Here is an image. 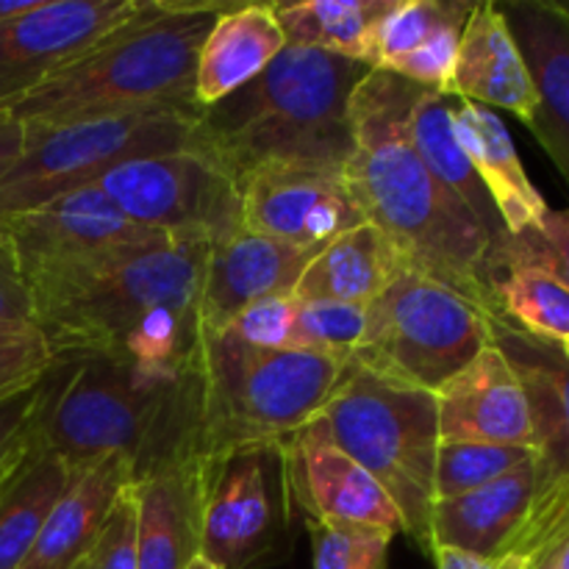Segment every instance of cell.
Returning a JSON list of instances; mask_svg holds the SVG:
<instances>
[{"label": "cell", "mask_w": 569, "mask_h": 569, "mask_svg": "<svg viewBox=\"0 0 569 569\" xmlns=\"http://www.w3.org/2000/svg\"><path fill=\"white\" fill-rule=\"evenodd\" d=\"M209 244L161 237L28 289L56 361L114 359L156 376L189 370Z\"/></svg>", "instance_id": "cell-1"}, {"label": "cell", "mask_w": 569, "mask_h": 569, "mask_svg": "<svg viewBox=\"0 0 569 569\" xmlns=\"http://www.w3.org/2000/svg\"><path fill=\"white\" fill-rule=\"evenodd\" d=\"M420 89L392 72H367L350 98L353 150L345 183L365 220L387 233L409 270L495 315L492 239L411 144L409 117Z\"/></svg>", "instance_id": "cell-2"}, {"label": "cell", "mask_w": 569, "mask_h": 569, "mask_svg": "<svg viewBox=\"0 0 569 569\" xmlns=\"http://www.w3.org/2000/svg\"><path fill=\"white\" fill-rule=\"evenodd\" d=\"M370 67L287 44L261 76L200 109L194 150L220 161L233 181L276 164L345 170L353 150L350 98Z\"/></svg>", "instance_id": "cell-3"}, {"label": "cell", "mask_w": 569, "mask_h": 569, "mask_svg": "<svg viewBox=\"0 0 569 569\" xmlns=\"http://www.w3.org/2000/svg\"><path fill=\"white\" fill-rule=\"evenodd\" d=\"M198 448L194 367L156 376L114 359L59 361L33 426V450L83 470L109 456L142 476L167 456Z\"/></svg>", "instance_id": "cell-4"}, {"label": "cell", "mask_w": 569, "mask_h": 569, "mask_svg": "<svg viewBox=\"0 0 569 569\" xmlns=\"http://www.w3.org/2000/svg\"><path fill=\"white\" fill-rule=\"evenodd\" d=\"M228 6L144 0L137 17L56 67L9 114L26 126H56L148 106H198V53Z\"/></svg>", "instance_id": "cell-5"}, {"label": "cell", "mask_w": 569, "mask_h": 569, "mask_svg": "<svg viewBox=\"0 0 569 569\" xmlns=\"http://www.w3.org/2000/svg\"><path fill=\"white\" fill-rule=\"evenodd\" d=\"M198 450L209 467L248 448L281 445L328 403L350 361L315 350H264L233 333H198Z\"/></svg>", "instance_id": "cell-6"}, {"label": "cell", "mask_w": 569, "mask_h": 569, "mask_svg": "<svg viewBox=\"0 0 569 569\" xmlns=\"http://www.w3.org/2000/svg\"><path fill=\"white\" fill-rule=\"evenodd\" d=\"M311 422L381 483L403 517L406 537L431 556L433 467L442 442L437 398L350 361L337 392Z\"/></svg>", "instance_id": "cell-7"}, {"label": "cell", "mask_w": 569, "mask_h": 569, "mask_svg": "<svg viewBox=\"0 0 569 569\" xmlns=\"http://www.w3.org/2000/svg\"><path fill=\"white\" fill-rule=\"evenodd\" d=\"M200 106H148L56 126H26L20 159L0 181V220L98 183L139 156L194 150Z\"/></svg>", "instance_id": "cell-8"}, {"label": "cell", "mask_w": 569, "mask_h": 569, "mask_svg": "<svg viewBox=\"0 0 569 569\" xmlns=\"http://www.w3.org/2000/svg\"><path fill=\"white\" fill-rule=\"evenodd\" d=\"M492 317L456 289L406 270L370 303L367 337L353 365L437 395L492 345Z\"/></svg>", "instance_id": "cell-9"}, {"label": "cell", "mask_w": 569, "mask_h": 569, "mask_svg": "<svg viewBox=\"0 0 569 569\" xmlns=\"http://www.w3.org/2000/svg\"><path fill=\"white\" fill-rule=\"evenodd\" d=\"M281 445L237 450L211 467L200 533L211 567L264 569L287 559L298 511Z\"/></svg>", "instance_id": "cell-10"}, {"label": "cell", "mask_w": 569, "mask_h": 569, "mask_svg": "<svg viewBox=\"0 0 569 569\" xmlns=\"http://www.w3.org/2000/svg\"><path fill=\"white\" fill-rule=\"evenodd\" d=\"M111 203L144 228L206 242L242 228L239 183L200 150L139 156L122 161L98 181Z\"/></svg>", "instance_id": "cell-11"}, {"label": "cell", "mask_w": 569, "mask_h": 569, "mask_svg": "<svg viewBox=\"0 0 569 569\" xmlns=\"http://www.w3.org/2000/svg\"><path fill=\"white\" fill-rule=\"evenodd\" d=\"M161 237L170 233L133 222L98 183L0 220V239L9 248L26 289Z\"/></svg>", "instance_id": "cell-12"}, {"label": "cell", "mask_w": 569, "mask_h": 569, "mask_svg": "<svg viewBox=\"0 0 569 569\" xmlns=\"http://www.w3.org/2000/svg\"><path fill=\"white\" fill-rule=\"evenodd\" d=\"M242 228L320 253L326 244L361 226L345 170L311 164H276L250 172L239 183Z\"/></svg>", "instance_id": "cell-13"}, {"label": "cell", "mask_w": 569, "mask_h": 569, "mask_svg": "<svg viewBox=\"0 0 569 569\" xmlns=\"http://www.w3.org/2000/svg\"><path fill=\"white\" fill-rule=\"evenodd\" d=\"M144 0H44L0 26V111H9L56 67L142 11Z\"/></svg>", "instance_id": "cell-14"}, {"label": "cell", "mask_w": 569, "mask_h": 569, "mask_svg": "<svg viewBox=\"0 0 569 569\" xmlns=\"http://www.w3.org/2000/svg\"><path fill=\"white\" fill-rule=\"evenodd\" d=\"M281 448L295 511L306 522L406 533L403 517L381 483L342 453L317 422H306Z\"/></svg>", "instance_id": "cell-15"}, {"label": "cell", "mask_w": 569, "mask_h": 569, "mask_svg": "<svg viewBox=\"0 0 569 569\" xmlns=\"http://www.w3.org/2000/svg\"><path fill=\"white\" fill-rule=\"evenodd\" d=\"M211 467L183 448L131 478L137 506V569H187L200 556Z\"/></svg>", "instance_id": "cell-16"}, {"label": "cell", "mask_w": 569, "mask_h": 569, "mask_svg": "<svg viewBox=\"0 0 569 569\" xmlns=\"http://www.w3.org/2000/svg\"><path fill=\"white\" fill-rule=\"evenodd\" d=\"M492 342L511 361L528 395L537 450L531 511L548 509L569 495V361L561 345L531 337L503 317H492Z\"/></svg>", "instance_id": "cell-17"}, {"label": "cell", "mask_w": 569, "mask_h": 569, "mask_svg": "<svg viewBox=\"0 0 569 569\" xmlns=\"http://www.w3.org/2000/svg\"><path fill=\"white\" fill-rule=\"evenodd\" d=\"M317 253L237 228L209 244L200 287V331L220 333L239 311L270 295H295L300 276Z\"/></svg>", "instance_id": "cell-18"}, {"label": "cell", "mask_w": 569, "mask_h": 569, "mask_svg": "<svg viewBox=\"0 0 569 569\" xmlns=\"http://www.w3.org/2000/svg\"><path fill=\"white\" fill-rule=\"evenodd\" d=\"M439 439L533 448V420L520 376L498 345H487L437 395Z\"/></svg>", "instance_id": "cell-19"}, {"label": "cell", "mask_w": 569, "mask_h": 569, "mask_svg": "<svg viewBox=\"0 0 569 569\" xmlns=\"http://www.w3.org/2000/svg\"><path fill=\"white\" fill-rule=\"evenodd\" d=\"M498 6L537 89L528 128L569 183V3L506 0Z\"/></svg>", "instance_id": "cell-20"}, {"label": "cell", "mask_w": 569, "mask_h": 569, "mask_svg": "<svg viewBox=\"0 0 569 569\" xmlns=\"http://www.w3.org/2000/svg\"><path fill=\"white\" fill-rule=\"evenodd\" d=\"M448 98L472 100L487 109H503L531 122L537 89L503 11L492 0L472 3L459 39Z\"/></svg>", "instance_id": "cell-21"}, {"label": "cell", "mask_w": 569, "mask_h": 569, "mask_svg": "<svg viewBox=\"0 0 569 569\" xmlns=\"http://www.w3.org/2000/svg\"><path fill=\"white\" fill-rule=\"evenodd\" d=\"M450 100V126L461 153L487 189L495 211L506 228V237L537 231L550 206L522 167L506 122L492 109L472 100Z\"/></svg>", "instance_id": "cell-22"}, {"label": "cell", "mask_w": 569, "mask_h": 569, "mask_svg": "<svg viewBox=\"0 0 569 569\" xmlns=\"http://www.w3.org/2000/svg\"><path fill=\"white\" fill-rule=\"evenodd\" d=\"M537 492V461L459 498L437 500L431 515V559L437 550L495 556L509 553Z\"/></svg>", "instance_id": "cell-23"}, {"label": "cell", "mask_w": 569, "mask_h": 569, "mask_svg": "<svg viewBox=\"0 0 569 569\" xmlns=\"http://www.w3.org/2000/svg\"><path fill=\"white\" fill-rule=\"evenodd\" d=\"M133 470L120 456H109L72 476L44 517L22 569H72L109 522L117 500L131 487Z\"/></svg>", "instance_id": "cell-24"}, {"label": "cell", "mask_w": 569, "mask_h": 569, "mask_svg": "<svg viewBox=\"0 0 569 569\" xmlns=\"http://www.w3.org/2000/svg\"><path fill=\"white\" fill-rule=\"evenodd\" d=\"M287 48L272 3L228 6L203 39L194 70V103L214 106L253 81Z\"/></svg>", "instance_id": "cell-25"}, {"label": "cell", "mask_w": 569, "mask_h": 569, "mask_svg": "<svg viewBox=\"0 0 569 569\" xmlns=\"http://www.w3.org/2000/svg\"><path fill=\"white\" fill-rule=\"evenodd\" d=\"M403 256L372 222L350 228L320 250L300 276L295 298L370 306L406 272Z\"/></svg>", "instance_id": "cell-26"}, {"label": "cell", "mask_w": 569, "mask_h": 569, "mask_svg": "<svg viewBox=\"0 0 569 569\" xmlns=\"http://www.w3.org/2000/svg\"><path fill=\"white\" fill-rule=\"evenodd\" d=\"M395 0H300L272 3L287 44L342 56L376 70L378 28Z\"/></svg>", "instance_id": "cell-27"}, {"label": "cell", "mask_w": 569, "mask_h": 569, "mask_svg": "<svg viewBox=\"0 0 569 569\" xmlns=\"http://www.w3.org/2000/svg\"><path fill=\"white\" fill-rule=\"evenodd\" d=\"M409 137L428 170L467 206L478 226L489 233L495 253H498L500 244L506 242V228L487 189L478 181L476 170L456 142L453 126H450V100L445 94L433 92V89H420L415 106H411Z\"/></svg>", "instance_id": "cell-28"}, {"label": "cell", "mask_w": 569, "mask_h": 569, "mask_svg": "<svg viewBox=\"0 0 569 569\" xmlns=\"http://www.w3.org/2000/svg\"><path fill=\"white\" fill-rule=\"evenodd\" d=\"M76 470L33 450L20 470L0 487V569H22L44 517L70 487Z\"/></svg>", "instance_id": "cell-29"}, {"label": "cell", "mask_w": 569, "mask_h": 569, "mask_svg": "<svg viewBox=\"0 0 569 569\" xmlns=\"http://www.w3.org/2000/svg\"><path fill=\"white\" fill-rule=\"evenodd\" d=\"M495 317L545 342H569V287L533 264H503L492 281Z\"/></svg>", "instance_id": "cell-30"}, {"label": "cell", "mask_w": 569, "mask_h": 569, "mask_svg": "<svg viewBox=\"0 0 569 569\" xmlns=\"http://www.w3.org/2000/svg\"><path fill=\"white\" fill-rule=\"evenodd\" d=\"M528 461H537L533 448L470 442V439L439 442L437 467H433V503L487 487V483L520 470Z\"/></svg>", "instance_id": "cell-31"}, {"label": "cell", "mask_w": 569, "mask_h": 569, "mask_svg": "<svg viewBox=\"0 0 569 569\" xmlns=\"http://www.w3.org/2000/svg\"><path fill=\"white\" fill-rule=\"evenodd\" d=\"M470 9L467 0H395L378 28L376 70H389L395 61L422 48L439 28L465 20Z\"/></svg>", "instance_id": "cell-32"}, {"label": "cell", "mask_w": 569, "mask_h": 569, "mask_svg": "<svg viewBox=\"0 0 569 569\" xmlns=\"http://www.w3.org/2000/svg\"><path fill=\"white\" fill-rule=\"evenodd\" d=\"M370 306L342 300H300L295 311V342L298 350L337 356L353 361L367 337Z\"/></svg>", "instance_id": "cell-33"}, {"label": "cell", "mask_w": 569, "mask_h": 569, "mask_svg": "<svg viewBox=\"0 0 569 569\" xmlns=\"http://www.w3.org/2000/svg\"><path fill=\"white\" fill-rule=\"evenodd\" d=\"M315 548V569H389L395 533L359 526L306 522Z\"/></svg>", "instance_id": "cell-34"}, {"label": "cell", "mask_w": 569, "mask_h": 569, "mask_svg": "<svg viewBox=\"0 0 569 569\" xmlns=\"http://www.w3.org/2000/svg\"><path fill=\"white\" fill-rule=\"evenodd\" d=\"M59 365L33 322H0V400L44 381Z\"/></svg>", "instance_id": "cell-35"}, {"label": "cell", "mask_w": 569, "mask_h": 569, "mask_svg": "<svg viewBox=\"0 0 569 569\" xmlns=\"http://www.w3.org/2000/svg\"><path fill=\"white\" fill-rule=\"evenodd\" d=\"M503 264L542 267L569 287V209H550L537 231H528L522 237H506L492 259V281L495 272Z\"/></svg>", "instance_id": "cell-36"}, {"label": "cell", "mask_w": 569, "mask_h": 569, "mask_svg": "<svg viewBox=\"0 0 569 569\" xmlns=\"http://www.w3.org/2000/svg\"><path fill=\"white\" fill-rule=\"evenodd\" d=\"M48 392V378L0 400V487L33 453V426Z\"/></svg>", "instance_id": "cell-37"}, {"label": "cell", "mask_w": 569, "mask_h": 569, "mask_svg": "<svg viewBox=\"0 0 569 569\" xmlns=\"http://www.w3.org/2000/svg\"><path fill=\"white\" fill-rule=\"evenodd\" d=\"M295 311L298 298L295 295H270L248 309L239 311L237 320L226 328L242 342L264 350H298L295 342Z\"/></svg>", "instance_id": "cell-38"}, {"label": "cell", "mask_w": 569, "mask_h": 569, "mask_svg": "<svg viewBox=\"0 0 569 569\" xmlns=\"http://www.w3.org/2000/svg\"><path fill=\"white\" fill-rule=\"evenodd\" d=\"M72 569H137V506L131 487L117 500L100 537Z\"/></svg>", "instance_id": "cell-39"}, {"label": "cell", "mask_w": 569, "mask_h": 569, "mask_svg": "<svg viewBox=\"0 0 569 569\" xmlns=\"http://www.w3.org/2000/svg\"><path fill=\"white\" fill-rule=\"evenodd\" d=\"M0 322H33L31 295L3 239H0Z\"/></svg>", "instance_id": "cell-40"}, {"label": "cell", "mask_w": 569, "mask_h": 569, "mask_svg": "<svg viewBox=\"0 0 569 569\" xmlns=\"http://www.w3.org/2000/svg\"><path fill=\"white\" fill-rule=\"evenodd\" d=\"M433 567L437 569H528V561L520 556H495V559H483V556L459 553V550H437L433 553Z\"/></svg>", "instance_id": "cell-41"}, {"label": "cell", "mask_w": 569, "mask_h": 569, "mask_svg": "<svg viewBox=\"0 0 569 569\" xmlns=\"http://www.w3.org/2000/svg\"><path fill=\"white\" fill-rule=\"evenodd\" d=\"M22 142H26L22 122L14 114H9V111H0V181L14 167V161L20 159Z\"/></svg>", "instance_id": "cell-42"}, {"label": "cell", "mask_w": 569, "mask_h": 569, "mask_svg": "<svg viewBox=\"0 0 569 569\" xmlns=\"http://www.w3.org/2000/svg\"><path fill=\"white\" fill-rule=\"evenodd\" d=\"M42 3L44 0H0V26L31 14V11H37Z\"/></svg>", "instance_id": "cell-43"}, {"label": "cell", "mask_w": 569, "mask_h": 569, "mask_svg": "<svg viewBox=\"0 0 569 569\" xmlns=\"http://www.w3.org/2000/svg\"><path fill=\"white\" fill-rule=\"evenodd\" d=\"M187 569H217V567H211V565H209V561H206V559H203V556H198V559H194V561H192V565H189Z\"/></svg>", "instance_id": "cell-44"}, {"label": "cell", "mask_w": 569, "mask_h": 569, "mask_svg": "<svg viewBox=\"0 0 569 569\" xmlns=\"http://www.w3.org/2000/svg\"><path fill=\"white\" fill-rule=\"evenodd\" d=\"M561 350H565V356H567V361H569V342L561 345Z\"/></svg>", "instance_id": "cell-45"}]
</instances>
